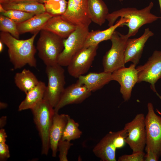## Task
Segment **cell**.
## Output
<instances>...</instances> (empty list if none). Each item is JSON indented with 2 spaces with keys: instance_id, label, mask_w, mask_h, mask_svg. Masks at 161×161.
Returning <instances> with one entry per match:
<instances>
[{
  "instance_id": "cell-1",
  "label": "cell",
  "mask_w": 161,
  "mask_h": 161,
  "mask_svg": "<svg viewBox=\"0 0 161 161\" xmlns=\"http://www.w3.org/2000/svg\"><path fill=\"white\" fill-rule=\"evenodd\" d=\"M38 33L34 34L28 39L19 40L9 33L0 32V41L7 47L10 60L14 69H20L27 64L31 67H36L35 55L37 49L34 43Z\"/></svg>"
},
{
  "instance_id": "cell-2",
  "label": "cell",
  "mask_w": 161,
  "mask_h": 161,
  "mask_svg": "<svg viewBox=\"0 0 161 161\" xmlns=\"http://www.w3.org/2000/svg\"><path fill=\"white\" fill-rule=\"evenodd\" d=\"M153 6L154 3L151 1L148 6L141 9L134 7L123 8L109 13L106 18L108 26L109 27L114 24L120 17L128 19V21L123 24V26L125 25L128 27V32L126 35L129 38L135 35L143 26L152 23L160 18V17L151 13Z\"/></svg>"
},
{
  "instance_id": "cell-3",
  "label": "cell",
  "mask_w": 161,
  "mask_h": 161,
  "mask_svg": "<svg viewBox=\"0 0 161 161\" xmlns=\"http://www.w3.org/2000/svg\"><path fill=\"white\" fill-rule=\"evenodd\" d=\"M31 110L41 140V154L47 155L50 148L49 134L55 112L54 108L43 99Z\"/></svg>"
},
{
  "instance_id": "cell-4",
  "label": "cell",
  "mask_w": 161,
  "mask_h": 161,
  "mask_svg": "<svg viewBox=\"0 0 161 161\" xmlns=\"http://www.w3.org/2000/svg\"><path fill=\"white\" fill-rule=\"evenodd\" d=\"M64 39L50 31L41 30L36 49L46 66L58 64V57L64 48Z\"/></svg>"
},
{
  "instance_id": "cell-5",
  "label": "cell",
  "mask_w": 161,
  "mask_h": 161,
  "mask_svg": "<svg viewBox=\"0 0 161 161\" xmlns=\"http://www.w3.org/2000/svg\"><path fill=\"white\" fill-rule=\"evenodd\" d=\"M127 136L124 128L117 131H110L95 145L92 151L102 161H116V150L125 146Z\"/></svg>"
},
{
  "instance_id": "cell-6",
  "label": "cell",
  "mask_w": 161,
  "mask_h": 161,
  "mask_svg": "<svg viewBox=\"0 0 161 161\" xmlns=\"http://www.w3.org/2000/svg\"><path fill=\"white\" fill-rule=\"evenodd\" d=\"M129 38L115 31L110 40L112 46L104 56L102 64L104 71L112 73L125 67L124 54L126 43Z\"/></svg>"
},
{
  "instance_id": "cell-7",
  "label": "cell",
  "mask_w": 161,
  "mask_h": 161,
  "mask_svg": "<svg viewBox=\"0 0 161 161\" xmlns=\"http://www.w3.org/2000/svg\"><path fill=\"white\" fill-rule=\"evenodd\" d=\"M148 112L145 116L146 132L145 151H152L159 159L161 157V117L154 112L153 104H147Z\"/></svg>"
},
{
  "instance_id": "cell-8",
  "label": "cell",
  "mask_w": 161,
  "mask_h": 161,
  "mask_svg": "<svg viewBox=\"0 0 161 161\" xmlns=\"http://www.w3.org/2000/svg\"><path fill=\"white\" fill-rule=\"evenodd\" d=\"M62 67L58 64L46 66L48 82L43 99L54 108L65 89L64 70Z\"/></svg>"
},
{
  "instance_id": "cell-9",
  "label": "cell",
  "mask_w": 161,
  "mask_h": 161,
  "mask_svg": "<svg viewBox=\"0 0 161 161\" xmlns=\"http://www.w3.org/2000/svg\"><path fill=\"white\" fill-rule=\"evenodd\" d=\"M124 128L127 132L126 142L132 150V153L144 151L146 143L144 114H137L131 121L125 124Z\"/></svg>"
},
{
  "instance_id": "cell-10",
  "label": "cell",
  "mask_w": 161,
  "mask_h": 161,
  "mask_svg": "<svg viewBox=\"0 0 161 161\" xmlns=\"http://www.w3.org/2000/svg\"><path fill=\"white\" fill-rule=\"evenodd\" d=\"M88 28L77 27L64 41V48L58 59V64L67 66L72 58L83 48L89 33Z\"/></svg>"
},
{
  "instance_id": "cell-11",
  "label": "cell",
  "mask_w": 161,
  "mask_h": 161,
  "mask_svg": "<svg viewBox=\"0 0 161 161\" xmlns=\"http://www.w3.org/2000/svg\"><path fill=\"white\" fill-rule=\"evenodd\" d=\"M138 72L137 83L142 81L151 84V89L161 99L160 96L155 88V84L161 79V51L155 50L148 61L143 65L136 67Z\"/></svg>"
},
{
  "instance_id": "cell-12",
  "label": "cell",
  "mask_w": 161,
  "mask_h": 161,
  "mask_svg": "<svg viewBox=\"0 0 161 161\" xmlns=\"http://www.w3.org/2000/svg\"><path fill=\"white\" fill-rule=\"evenodd\" d=\"M98 45L83 48L72 58L67 66V71L72 76L78 78L86 73L97 55Z\"/></svg>"
},
{
  "instance_id": "cell-13",
  "label": "cell",
  "mask_w": 161,
  "mask_h": 161,
  "mask_svg": "<svg viewBox=\"0 0 161 161\" xmlns=\"http://www.w3.org/2000/svg\"><path fill=\"white\" fill-rule=\"evenodd\" d=\"M62 16L77 27L88 28L92 21L88 0H68L66 11Z\"/></svg>"
},
{
  "instance_id": "cell-14",
  "label": "cell",
  "mask_w": 161,
  "mask_h": 161,
  "mask_svg": "<svg viewBox=\"0 0 161 161\" xmlns=\"http://www.w3.org/2000/svg\"><path fill=\"white\" fill-rule=\"evenodd\" d=\"M136 66L132 63L128 67L121 68L112 73V80L117 81L120 85V92L125 101L130 99L132 89L137 83L138 72Z\"/></svg>"
},
{
  "instance_id": "cell-15",
  "label": "cell",
  "mask_w": 161,
  "mask_h": 161,
  "mask_svg": "<svg viewBox=\"0 0 161 161\" xmlns=\"http://www.w3.org/2000/svg\"><path fill=\"white\" fill-rule=\"evenodd\" d=\"M92 92L78 80L74 83L65 88L60 99L54 108L55 112L67 105L81 103L89 97Z\"/></svg>"
},
{
  "instance_id": "cell-16",
  "label": "cell",
  "mask_w": 161,
  "mask_h": 161,
  "mask_svg": "<svg viewBox=\"0 0 161 161\" xmlns=\"http://www.w3.org/2000/svg\"><path fill=\"white\" fill-rule=\"evenodd\" d=\"M154 35L153 32L149 28H147L139 38L128 39L124 54L125 64L131 62L136 65L138 64L145 43L149 38Z\"/></svg>"
},
{
  "instance_id": "cell-17",
  "label": "cell",
  "mask_w": 161,
  "mask_h": 161,
  "mask_svg": "<svg viewBox=\"0 0 161 161\" xmlns=\"http://www.w3.org/2000/svg\"><path fill=\"white\" fill-rule=\"evenodd\" d=\"M67 114H59L55 112L52 124L49 134L50 148L52 151V156L55 157L58 150V145L62 137L66 124Z\"/></svg>"
},
{
  "instance_id": "cell-18",
  "label": "cell",
  "mask_w": 161,
  "mask_h": 161,
  "mask_svg": "<svg viewBox=\"0 0 161 161\" xmlns=\"http://www.w3.org/2000/svg\"><path fill=\"white\" fill-rule=\"evenodd\" d=\"M77 27L62 16H60L51 17L42 30L50 31L63 38L66 39Z\"/></svg>"
},
{
  "instance_id": "cell-19",
  "label": "cell",
  "mask_w": 161,
  "mask_h": 161,
  "mask_svg": "<svg viewBox=\"0 0 161 161\" xmlns=\"http://www.w3.org/2000/svg\"><path fill=\"white\" fill-rule=\"evenodd\" d=\"M128 21V19L120 18V20L113 25L103 30H96L89 32L85 41L83 48L98 45L101 42L110 40L112 37L118 27H123V25Z\"/></svg>"
},
{
  "instance_id": "cell-20",
  "label": "cell",
  "mask_w": 161,
  "mask_h": 161,
  "mask_svg": "<svg viewBox=\"0 0 161 161\" xmlns=\"http://www.w3.org/2000/svg\"><path fill=\"white\" fill-rule=\"evenodd\" d=\"M112 73L104 71L99 73L90 72L80 76L78 80L92 92L101 89L112 80Z\"/></svg>"
},
{
  "instance_id": "cell-21",
  "label": "cell",
  "mask_w": 161,
  "mask_h": 161,
  "mask_svg": "<svg viewBox=\"0 0 161 161\" xmlns=\"http://www.w3.org/2000/svg\"><path fill=\"white\" fill-rule=\"evenodd\" d=\"M52 16L46 12L35 15L27 20L16 23L18 31L20 34L27 32L34 34L41 30L48 20Z\"/></svg>"
},
{
  "instance_id": "cell-22",
  "label": "cell",
  "mask_w": 161,
  "mask_h": 161,
  "mask_svg": "<svg viewBox=\"0 0 161 161\" xmlns=\"http://www.w3.org/2000/svg\"><path fill=\"white\" fill-rule=\"evenodd\" d=\"M46 87L44 82L39 81L36 86L26 94L25 98L19 106L18 111L32 109L43 99Z\"/></svg>"
},
{
  "instance_id": "cell-23",
  "label": "cell",
  "mask_w": 161,
  "mask_h": 161,
  "mask_svg": "<svg viewBox=\"0 0 161 161\" xmlns=\"http://www.w3.org/2000/svg\"><path fill=\"white\" fill-rule=\"evenodd\" d=\"M88 5L92 21L99 25H102L109 13L106 5L102 0H88Z\"/></svg>"
},
{
  "instance_id": "cell-24",
  "label": "cell",
  "mask_w": 161,
  "mask_h": 161,
  "mask_svg": "<svg viewBox=\"0 0 161 161\" xmlns=\"http://www.w3.org/2000/svg\"><path fill=\"white\" fill-rule=\"evenodd\" d=\"M14 81L16 86L26 94L36 86L39 81L32 72L24 69L21 72L16 74Z\"/></svg>"
},
{
  "instance_id": "cell-25",
  "label": "cell",
  "mask_w": 161,
  "mask_h": 161,
  "mask_svg": "<svg viewBox=\"0 0 161 161\" xmlns=\"http://www.w3.org/2000/svg\"><path fill=\"white\" fill-rule=\"evenodd\" d=\"M1 5L5 10H18L35 15L39 14L46 12L44 4L39 2L16 3L9 2Z\"/></svg>"
},
{
  "instance_id": "cell-26",
  "label": "cell",
  "mask_w": 161,
  "mask_h": 161,
  "mask_svg": "<svg viewBox=\"0 0 161 161\" xmlns=\"http://www.w3.org/2000/svg\"><path fill=\"white\" fill-rule=\"evenodd\" d=\"M67 121L60 140L71 141L79 138L82 132L79 128V124L67 114Z\"/></svg>"
},
{
  "instance_id": "cell-27",
  "label": "cell",
  "mask_w": 161,
  "mask_h": 161,
  "mask_svg": "<svg viewBox=\"0 0 161 161\" xmlns=\"http://www.w3.org/2000/svg\"><path fill=\"white\" fill-rule=\"evenodd\" d=\"M0 14L9 18L16 23L24 22L35 15L18 10H5L1 4H0Z\"/></svg>"
},
{
  "instance_id": "cell-28",
  "label": "cell",
  "mask_w": 161,
  "mask_h": 161,
  "mask_svg": "<svg viewBox=\"0 0 161 161\" xmlns=\"http://www.w3.org/2000/svg\"><path fill=\"white\" fill-rule=\"evenodd\" d=\"M68 1L61 0L58 1H49L44 4L46 12L52 16L63 15L67 8Z\"/></svg>"
},
{
  "instance_id": "cell-29",
  "label": "cell",
  "mask_w": 161,
  "mask_h": 161,
  "mask_svg": "<svg viewBox=\"0 0 161 161\" xmlns=\"http://www.w3.org/2000/svg\"><path fill=\"white\" fill-rule=\"evenodd\" d=\"M0 30L10 33L13 36L19 39V34L16 23L9 18L0 14Z\"/></svg>"
},
{
  "instance_id": "cell-30",
  "label": "cell",
  "mask_w": 161,
  "mask_h": 161,
  "mask_svg": "<svg viewBox=\"0 0 161 161\" xmlns=\"http://www.w3.org/2000/svg\"><path fill=\"white\" fill-rule=\"evenodd\" d=\"M70 141L60 140L58 145V150L59 151L58 157L60 161H68L67 155L69 150L73 145Z\"/></svg>"
},
{
  "instance_id": "cell-31",
  "label": "cell",
  "mask_w": 161,
  "mask_h": 161,
  "mask_svg": "<svg viewBox=\"0 0 161 161\" xmlns=\"http://www.w3.org/2000/svg\"><path fill=\"white\" fill-rule=\"evenodd\" d=\"M145 153L143 152L132 153L131 154H124L120 157L118 161H144Z\"/></svg>"
},
{
  "instance_id": "cell-32",
  "label": "cell",
  "mask_w": 161,
  "mask_h": 161,
  "mask_svg": "<svg viewBox=\"0 0 161 161\" xmlns=\"http://www.w3.org/2000/svg\"><path fill=\"white\" fill-rule=\"evenodd\" d=\"M10 157L8 145L5 143H0V160H4Z\"/></svg>"
},
{
  "instance_id": "cell-33",
  "label": "cell",
  "mask_w": 161,
  "mask_h": 161,
  "mask_svg": "<svg viewBox=\"0 0 161 161\" xmlns=\"http://www.w3.org/2000/svg\"><path fill=\"white\" fill-rule=\"evenodd\" d=\"M144 157V161H158L159 159L152 151L148 150L146 151Z\"/></svg>"
},
{
  "instance_id": "cell-34",
  "label": "cell",
  "mask_w": 161,
  "mask_h": 161,
  "mask_svg": "<svg viewBox=\"0 0 161 161\" xmlns=\"http://www.w3.org/2000/svg\"><path fill=\"white\" fill-rule=\"evenodd\" d=\"M7 136L5 130L1 129L0 130V143H5Z\"/></svg>"
},
{
  "instance_id": "cell-35",
  "label": "cell",
  "mask_w": 161,
  "mask_h": 161,
  "mask_svg": "<svg viewBox=\"0 0 161 161\" xmlns=\"http://www.w3.org/2000/svg\"><path fill=\"white\" fill-rule=\"evenodd\" d=\"M10 2H39V0H9Z\"/></svg>"
},
{
  "instance_id": "cell-36",
  "label": "cell",
  "mask_w": 161,
  "mask_h": 161,
  "mask_svg": "<svg viewBox=\"0 0 161 161\" xmlns=\"http://www.w3.org/2000/svg\"><path fill=\"white\" fill-rule=\"evenodd\" d=\"M7 117L6 116L2 117L0 119V126L2 128L6 124V122Z\"/></svg>"
},
{
  "instance_id": "cell-37",
  "label": "cell",
  "mask_w": 161,
  "mask_h": 161,
  "mask_svg": "<svg viewBox=\"0 0 161 161\" xmlns=\"http://www.w3.org/2000/svg\"><path fill=\"white\" fill-rule=\"evenodd\" d=\"M61 0H39V2L44 4V3L49 1H58Z\"/></svg>"
},
{
  "instance_id": "cell-38",
  "label": "cell",
  "mask_w": 161,
  "mask_h": 161,
  "mask_svg": "<svg viewBox=\"0 0 161 161\" xmlns=\"http://www.w3.org/2000/svg\"><path fill=\"white\" fill-rule=\"evenodd\" d=\"M7 106V103L2 102H0V109H4L6 108Z\"/></svg>"
},
{
  "instance_id": "cell-39",
  "label": "cell",
  "mask_w": 161,
  "mask_h": 161,
  "mask_svg": "<svg viewBox=\"0 0 161 161\" xmlns=\"http://www.w3.org/2000/svg\"><path fill=\"white\" fill-rule=\"evenodd\" d=\"M9 1V0H0V4H6Z\"/></svg>"
},
{
  "instance_id": "cell-40",
  "label": "cell",
  "mask_w": 161,
  "mask_h": 161,
  "mask_svg": "<svg viewBox=\"0 0 161 161\" xmlns=\"http://www.w3.org/2000/svg\"><path fill=\"white\" fill-rule=\"evenodd\" d=\"M4 44L1 41H0V52H1L4 48Z\"/></svg>"
},
{
  "instance_id": "cell-41",
  "label": "cell",
  "mask_w": 161,
  "mask_h": 161,
  "mask_svg": "<svg viewBox=\"0 0 161 161\" xmlns=\"http://www.w3.org/2000/svg\"><path fill=\"white\" fill-rule=\"evenodd\" d=\"M160 8V11L161 13V0H158ZM160 19L161 20V16L160 17Z\"/></svg>"
},
{
  "instance_id": "cell-42",
  "label": "cell",
  "mask_w": 161,
  "mask_h": 161,
  "mask_svg": "<svg viewBox=\"0 0 161 161\" xmlns=\"http://www.w3.org/2000/svg\"><path fill=\"white\" fill-rule=\"evenodd\" d=\"M156 111L158 113V114L161 115V113L157 109H156Z\"/></svg>"
},
{
  "instance_id": "cell-43",
  "label": "cell",
  "mask_w": 161,
  "mask_h": 161,
  "mask_svg": "<svg viewBox=\"0 0 161 161\" xmlns=\"http://www.w3.org/2000/svg\"><path fill=\"white\" fill-rule=\"evenodd\" d=\"M120 1H123V0H119Z\"/></svg>"
}]
</instances>
